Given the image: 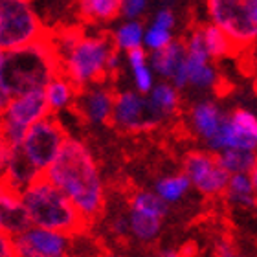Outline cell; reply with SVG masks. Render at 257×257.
I'll list each match as a JSON object with an SVG mask.
<instances>
[{"label": "cell", "mask_w": 257, "mask_h": 257, "mask_svg": "<svg viewBox=\"0 0 257 257\" xmlns=\"http://www.w3.org/2000/svg\"><path fill=\"white\" fill-rule=\"evenodd\" d=\"M44 177L50 178L77 206L88 222H94L101 215L105 204L101 173L92 151L81 140L66 138Z\"/></svg>", "instance_id": "6da1fadb"}, {"label": "cell", "mask_w": 257, "mask_h": 257, "mask_svg": "<svg viewBox=\"0 0 257 257\" xmlns=\"http://www.w3.org/2000/svg\"><path fill=\"white\" fill-rule=\"evenodd\" d=\"M61 74L59 55L48 37L24 48L2 50L0 54V101L35 88H44Z\"/></svg>", "instance_id": "7a4b0ae2"}, {"label": "cell", "mask_w": 257, "mask_h": 257, "mask_svg": "<svg viewBox=\"0 0 257 257\" xmlns=\"http://www.w3.org/2000/svg\"><path fill=\"white\" fill-rule=\"evenodd\" d=\"M32 224L57 230L68 235H79L90 222L77 206L44 175L21 191Z\"/></svg>", "instance_id": "3957f363"}, {"label": "cell", "mask_w": 257, "mask_h": 257, "mask_svg": "<svg viewBox=\"0 0 257 257\" xmlns=\"http://www.w3.org/2000/svg\"><path fill=\"white\" fill-rule=\"evenodd\" d=\"M114 50V41L107 35L81 33L72 46L59 54L61 74L66 75L77 88L103 83L110 77L108 63Z\"/></svg>", "instance_id": "277c9868"}, {"label": "cell", "mask_w": 257, "mask_h": 257, "mask_svg": "<svg viewBox=\"0 0 257 257\" xmlns=\"http://www.w3.org/2000/svg\"><path fill=\"white\" fill-rule=\"evenodd\" d=\"M208 17L233 41L239 54L257 46V0H208Z\"/></svg>", "instance_id": "5b68a950"}, {"label": "cell", "mask_w": 257, "mask_h": 257, "mask_svg": "<svg viewBox=\"0 0 257 257\" xmlns=\"http://www.w3.org/2000/svg\"><path fill=\"white\" fill-rule=\"evenodd\" d=\"M48 37L30 0H0V48L17 50Z\"/></svg>", "instance_id": "8992f818"}, {"label": "cell", "mask_w": 257, "mask_h": 257, "mask_svg": "<svg viewBox=\"0 0 257 257\" xmlns=\"http://www.w3.org/2000/svg\"><path fill=\"white\" fill-rule=\"evenodd\" d=\"M52 112L44 88H35L10 97L2 105V140L19 145L28 128Z\"/></svg>", "instance_id": "52a82bcc"}, {"label": "cell", "mask_w": 257, "mask_h": 257, "mask_svg": "<svg viewBox=\"0 0 257 257\" xmlns=\"http://www.w3.org/2000/svg\"><path fill=\"white\" fill-rule=\"evenodd\" d=\"M166 116L155 107L149 94L142 92H118L114 101L112 123L125 133H151L160 127Z\"/></svg>", "instance_id": "ba28073f"}, {"label": "cell", "mask_w": 257, "mask_h": 257, "mask_svg": "<svg viewBox=\"0 0 257 257\" xmlns=\"http://www.w3.org/2000/svg\"><path fill=\"white\" fill-rule=\"evenodd\" d=\"M66 138L68 136L57 118L48 114L46 118L39 119L37 123L28 128L26 136L21 142V147L30 162L44 175L61 153Z\"/></svg>", "instance_id": "9c48e42d"}, {"label": "cell", "mask_w": 257, "mask_h": 257, "mask_svg": "<svg viewBox=\"0 0 257 257\" xmlns=\"http://www.w3.org/2000/svg\"><path fill=\"white\" fill-rule=\"evenodd\" d=\"M167 213V202L151 191H136L128 206L131 235L138 242H153L162 230V220Z\"/></svg>", "instance_id": "30bf717a"}, {"label": "cell", "mask_w": 257, "mask_h": 257, "mask_svg": "<svg viewBox=\"0 0 257 257\" xmlns=\"http://www.w3.org/2000/svg\"><path fill=\"white\" fill-rule=\"evenodd\" d=\"M184 173L189 177L193 188L204 197H220L224 195L228 182H230V173L226 171L222 164L219 162V156L204 151H193L184 158Z\"/></svg>", "instance_id": "8fae6325"}, {"label": "cell", "mask_w": 257, "mask_h": 257, "mask_svg": "<svg viewBox=\"0 0 257 257\" xmlns=\"http://www.w3.org/2000/svg\"><path fill=\"white\" fill-rule=\"evenodd\" d=\"M208 149L220 153L226 149L257 151V116L246 108L228 114L224 125L208 142Z\"/></svg>", "instance_id": "7c38bea8"}, {"label": "cell", "mask_w": 257, "mask_h": 257, "mask_svg": "<svg viewBox=\"0 0 257 257\" xmlns=\"http://www.w3.org/2000/svg\"><path fill=\"white\" fill-rule=\"evenodd\" d=\"M72 235L32 224L21 235L13 237L15 255L21 257H63L70 250Z\"/></svg>", "instance_id": "4fadbf2b"}, {"label": "cell", "mask_w": 257, "mask_h": 257, "mask_svg": "<svg viewBox=\"0 0 257 257\" xmlns=\"http://www.w3.org/2000/svg\"><path fill=\"white\" fill-rule=\"evenodd\" d=\"M0 167H2V186L17 191H22L43 175L24 155L21 144L15 145L4 140H0Z\"/></svg>", "instance_id": "5bb4252c"}, {"label": "cell", "mask_w": 257, "mask_h": 257, "mask_svg": "<svg viewBox=\"0 0 257 257\" xmlns=\"http://www.w3.org/2000/svg\"><path fill=\"white\" fill-rule=\"evenodd\" d=\"M114 101H116V96L108 86H105L103 83H94L90 86L79 88L74 107L77 108L81 118L86 119L88 123L105 125L112 121Z\"/></svg>", "instance_id": "9a60e30c"}, {"label": "cell", "mask_w": 257, "mask_h": 257, "mask_svg": "<svg viewBox=\"0 0 257 257\" xmlns=\"http://www.w3.org/2000/svg\"><path fill=\"white\" fill-rule=\"evenodd\" d=\"M186 55V41H173L164 48L151 52V66L158 77L171 81L182 90L188 86Z\"/></svg>", "instance_id": "2e32d148"}, {"label": "cell", "mask_w": 257, "mask_h": 257, "mask_svg": "<svg viewBox=\"0 0 257 257\" xmlns=\"http://www.w3.org/2000/svg\"><path fill=\"white\" fill-rule=\"evenodd\" d=\"M32 226L21 191L2 186L0 193V231L4 235L17 237Z\"/></svg>", "instance_id": "e0dca14e"}, {"label": "cell", "mask_w": 257, "mask_h": 257, "mask_svg": "<svg viewBox=\"0 0 257 257\" xmlns=\"http://www.w3.org/2000/svg\"><path fill=\"white\" fill-rule=\"evenodd\" d=\"M226 118H228V114L211 99L195 103L189 112V123H191L193 133L197 134L198 138H202L206 144L222 128Z\"/></svg>", "instance_id": "ac0fdd59"}, {"label": "cell", "mask_w": 257, "mask_h": 257, "mask_svg": "<svg viewBox=\"0 0 257 257\" xmlns=\"http://www.w3.org/2000/svg\"><path fill=\"white\" fill-rule=\"evenodd\" d=\"M173 28H175V15L169 8H162L156 11L155 19L149 24V28L145 30V39H144V48L149 52L160 50L173 43Z\"/></svg>", "instance_id": "d6986e66"}, {"label": "cell", "mask_w": 257, "mask_h": 257, "mask_svg": "<svg viewBox=\"0 0 257 257\" xmlns=\"http://www.w3.org/2000/svg\"><path fill=\"white\" fill-rule=\"evenodd\" d=\"M226 202L235 208H257V188L250 173H235L230 177L224 195Z\"/></svg>", "instance_id": "ffe728a7"}, {"label": "cell", "mask_w": 257, "mask_h": 257, "mask_svg": "<svg viewBox=\"0 0 257 257\" xmlns=\"http://www.w3.org/2000/svg\"><path fill=\"white\" fill-rule=\"evenodd\" d=\"M123 0H77V13L81 21L103 24L121 15Z\"/></svg>", "instance_id": "44dd1931"}, {"label": "cell", "mask_w": 257, "mask_h": 257, "mask_svg": "<svg viewBox=\"0 0 257 257\" xmlns=\"http://www.w3.org/2000/svg\"><path fill=\"white\" fill-rule=\"evenodd\" d=\"M127 64L133 75V83L136 90L142 94H149L153 90L155 83V70L151 66V59L145 54V48H134L127 52Z\"/></svg>", "instance_id": "7402d4cb"}, {"label": "cell", "mask_w": 257, "mask_h": 257, "mask_svg": "<svg viewBox=\"0 0 257 257\" xmlns=\"http://www.w3.org/2000/svg\"><path fill=\"white\" fill-rule=\"evenodd\" d=\"M77 92H79V88L63 74H57L54 79H50L48 85L44 86V96H46V101H48L52 112H57V110H63V108L74 105Z\"/></svg>", "instance_id": "603a6c76"}, {"label": "cell", "mask_w": 257, "mask_h": 257, "mask_svg": "<svg viewBox=\"0 0 257 257\" xmlns=\"http://www.w3.org/2000/svg\"><path fill=\"white\" fill-rule=\"evenodd\" d=\"M200 33H202L204 44H206L211 59H224V57H231V55L239 54L233 41L213 22L200 24Z\"/></svg>", "instance_id": "cb8c5ba5"}, {"label": "cell", "mask_w": 257, "mask_h": 257, "mask_svg": "<svg viewBox=\"0 0 257 257\" xmlns=\"http://www.w3.org/2000/svg\"><path fill=\"white\" fill-rule=\"evenodd\" d=\"M219 156V162L222 164L230 175L235 173H252L257 166V151L244 149H226L220 153H215Z\"/></svg>", "instance_id": "d4e9b609"}, {"label": "cell", "mask_w": 257, "mask_h": 257, "mask_svg": "<svg viewBox=\"0 0 257 257\" xmlns=\"http://www.w3.org/2000/svg\"><path fill=\"white\" fill-rule=\"evenodd\" d=\"M145 39V28L136 19H128L127 22L119 24L118 30L112 33L114 46L119 52H131L134 48H142Z\"/></svg>", "instance_id": "484cf974"}, {"label": "cell", "mask_w": 257, "mask_h": 257, "mask_svg": "<svg viewBox=\"0 0 257 257\" xmlns=\"http://www.w3.org/2000/svg\"><path fill=\"white\" fill-rule=\"evenodd\" d=\"M178 88L175 83L171 81H162V83H156L153 86V90L149 92V97L151 101L155 103V107L160 110L166 118L173 116V114L178 110V101H180V97H178Z\"/></svg>", "instance_id": "4316f807"}, {"label": "cell", "mask_w": 257, "mask_h": 257, "mask_svg": "<svg viewBox=\"0 0 257 257\" xmlns=\"http://www.w3.org/2000/svg\"><path fill=\"white\" fill-rule=\"evenodd\" d=\"M193 184L186 173H178V175H169V177L160 178L155 186V191L160 195L167 204H175L182 200L188 195L189 188Z\"/></svg>", "instance_id": "83f0119b"}, {"label": "cell", "mask_w": 257, "mask_h": 257, "mask_svg": "<svg viewBox=\"0 0 257 257\" xmlns=\"http://www.w3.org/2000/svg\"><path fill=\"white\" fill-rule=\"evenodd\" d=\"M149 0H123V8H121V15L125 19H140L147 10Z\"/></svg>", "instance_id": "f1b7e54d"}, {"label": "cell", "mask_w": 257, "mask_h": 257, "mask_svg": "<svg viewBox=\"0 0 257 257\" xmlns=\"http://www.w3.org/2000/svg\"><path fill=\"white\" fill-rule=\"evenodd\" d=\"M110 231L112 235L123 239L131 233V222H128V215H116L110 222Z\"/></svg>", "instance_id": "f546056e"}, {"label": "cell", "mask_w": 257, "mask_h": 257, "mask_svg": "<svg viewBox=\"0 0 257 257\" xmlns=\"http://www.w3.org/2000/svg\"><path fill=\"white\" fill-rule=\"evenodd\" d=\"M215 255L219 257H235L237 255V248L233 246V242L230 239H220L215 244Z\"/></svg>", "instance_id": "4dcf8cb0"}, {"label": "cell", "mask_w": 257, "mask_h": 257, "mask_svg": "<svg viewBox=\"0 0 257 257\" xmlns=\"http://www.w3.org/2000/svg\"><path fill=\"white\" fill-rule=\"evenodd\" d=\"M0 255L2 257H11L15 255V242H13V237L10 235H0Z\"/></svg>", "instance_id": "1f68e13d"}, {"label": "cell", "mask_w": 257, "mask_h": 257, "mask_svg": "<svg viewBox=\"0 0 257 257\" xmlns=\"http://www.w3.org/2000/svg\"><path fill=\"white\" fill-rule=\"evenodd\" d=\"M250 175H252V180H253V184H255V188H257V166L253 167V171L250 173Z\"/></svg>", "instance_id": "d6a6232c"}, {"label": "cell", "mask_w": 257, "mask_h": 257, "mask_svg": "<svg viewBox=\"0 0 257 257\" xmlns=\"http://www.w3.org/2000/svg\"><path fill=\"white\" fill-rule=\"evenodd\" d=\"M255 88H257V77H255Z\"/></svg>", "instance_id": "836d02e7"}]
</instances>
